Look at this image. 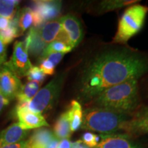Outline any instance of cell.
<instances>
[{"mask_svg":"<svg viewBox=\"0 0 148 148\" xmlns=\"http://www.w3.org/2000/svg\"><path fill=\"white\" fill-rule=\"evenodd\" d=\"M147 13L148 7L145 5L135 4L127 8L119 19L112 42L126 43L143 27Z\"/></svg>","mask_w":148,"mask_h":148,"instance_id":"obj_4","label":"cell"},{"mask_svg":"<svg viewBox=\"0 0 148 148\" xmlns=\"http://www.w3.org/2000/svg\"><path fill=\"white\" fill-rule=\"evenodd\" d=\"M145 93H146V96L148 97V79L146 82L145 84Z\"/></svg>","mask_w":148,"mask_h":148,"instance_id":"obj_35","label":"cell"},{"mask_svg":"<svg viewBox=\"0 0 148 148\" xmlns=\"http://www.w3.org/2000/svg\"><path fill=\"white\" fill-rule=\"evenodd\" d=\"M28 130H23L18 123H14L0 132V147L25 140Z\"/></svg>","mask_w":148,"mask_h":148,"instance_id":"obj_13","label":"cell"},{"mask_svg":"<svg viewBox=\"0 0 148 148\" xmlns=\"http://www.w3.org/2000/svg\"><path fill=\"white\" fill-rule=\"evenodd\" d=\"M138 2V1L134 0H106V1H101L99 4V9L101 12H106L112 11L115 9L121 8L125 5H128L133 3Z\"/></svg>","mask_w":148,"mask_h":148,"instance_id":"obj_23","label":"cell"},{"mask_svg":"<svg viewBox=\"0 0 148 148\" xmlns=\"http://www.w3.org/2000/svg\"><path fill=\"white\" fill-rule=\"evenodd\" d=\"M16 114L18 120V124L25 130L49 126L42 114L29 110L22 104L18 103L16 106Z\"/></svg>","mask_w":148,"mask_h":148,"instance_id":"obj_11","label":"cell"},{"mask_svg":"<svg viewBox=\"0 0 148 148\" xmlns=\"http://www.w3.org/2000/svg\"><path fill=\"white\" fill-rule=\"evenodd\" d=\"M61 29L62 25L60 18L47 22L41 26L37 27L40 38L47 45L56 39Z\"/></svg>","mask_w":148,"mask_h":148,"instance_id":"obj_15","label":"cell"},{"mask_svg":"<svg viewBox=\"0 0 148 148\" xmlns=\"http://www.w3.org/2000/svg\"><path fill=\"white\" fill-rule=\"evenodd\" d=\"M62 30L67 35L72 49L77 47L83 38V28L78 18L69 14L60 17Z\"/></svg>","mask_w":148,"mask_h":148,"instance_id":"obj_10","label":"cell"},{"mask_svg":"<svg viewBox=\"0 0 148 148\" xmlns=\"http://www.w3.org/2000/svg\"><path fill=\"white\" fill-rule=\"evenodd\" d=\"M19 1L0 0V16L12 20L17 12Z\"/></svg>","mask_w":148,"mask_h":148,"instance_id":"obj_22","label":"cell"},{"mask_svg":"<svg viewBox=\"0 0 148 148\" xmlns=\"http://www.w3.org/2000/svg\"><path fill=\"white\" fill-rule=\"evenodd\" d=\"M148 72V57L121 49L97 56L84 68L79 83V97L90 101L111 86L138 79Z\"/></svg>","mask_w":148,"mask_h":148,"instance_id":"obj_1","label":"cell"},{"mask_svg":"<svg viewBox=\"0 0 148 148\" xmlns=\"http://www.w3.org/2000/svg\"><path fill=\"white\" fill-rule=\"evenodd\" d=\"M40 85V83L34 81H28L25 84H22L16 97L18 103H28L32 100L39 90Z\"/></svg>","mask_w":148,"mask_h":148,"instance_id":"obj_18","label":"cell"},{"mask_svg":"<svg viewBox=\"0 0 148 148\" xmlns=\"http://www.w3.org/2000/svg\"><path fill=\"white\" fill-rule=\"evenodd\" d=\"M55 135L51 130L45 127L38 128L27 140L26 148H45Z\"/></svg>","mask_w":148,"mask_h":148,"instance_id":"obj_16","label":"cell"},{"mask_svg":"<svg viewBox=\"0 0 148 148\" xmlns=\"http://www.w3.org/2000/svg\"><path fill=\"white\" fill-rule=\"evenodd\" d=\"M27 46L28 53L36 58H40L47 45L45 44L38 35L37 27H32L24 40Z\"/></svg>","mask_w":148,"mask_h":148,"instance_id":"obj_14","label":"cell"},{"mask_svg":"<svg viewBox=\"0 0 148 148\" xmlns=\"http://www.w3.org/2000/svg\"><path fill=\"white\" fill-rule=\"evenodd\" d=\"M64 55V53H50L47 56H44L43 58H42L40 60L44 58L47 59L48 60H49L50 62H52V63L54 64L55 66H56L58 64L59 62H60V60H62V58H63Z\"/></svg>","mask_w":148,"mask_h":148,"instance_id":"obj_28","label":"cell"},{"mask_svg":"<svg viewBox=\"0 0 148 148\" xmlns=\"http://www.w3.org/2000/svg\"><path fill=\"white\" fill-rule=\"evenodd\" d=\"M101 140L95 148H142L127 134H101Z\"/></svg>","mask_w":148,"mask_h":148,"instance_id":"obj_12","label":"cell"},{"mask_svg":"<svg viewBox=\"0 0 148 148\" xmlns=\"http://www.w3.org/2000/svg\"><path fill=\"white\" fill-rule=\"evenodd\" d=\"M22 86L20 79L4 64L0 67V93L9 101L16 98Z\"/></svg>","mask_w":148,"mask_h":148,"instance_id":"obj_8","label":"cell"},{"mask_svg":"<svg viewBox=\"0 0 148 148\" xmlns=\"http://www.w3.org/2000/svg\"><path fill=\"white\" fill-rule=\"evenodd\" d=\"M6 60V45L0 38V67L5 63Z\"/></svg>","mask_w":148,"mask_h":148,"instance_id":"obj_29","label":"cell"},{"mask_svg":"<svg viewBox=\"0 0 148 148\" xmlns=\"http://www.w3.org/2000/svg\"><path fill=\"white\" fill-rule=\"evenodd\" d=\"M53 134L58 139L69 138L71 136V131L67 112H64L59 116L53 126Z\"/></svg>","mask_w":148,"mask_h":148,"instance_id":"obj_19","label":"cell"},{"mask_svg":"<svg viewBox=\"0 0 148 148\" xmlns=\"http://www.w3.org/2000/svg\"><path fill=\"white\" fill-rule=\"evenodd\" d=\"M18 27L20 32L22 34L29 27H32L34 24V12L31 8L25 7L21 10L18 11Z\"/></svg>","mask_w":148,"mask_h":148,"instance_id":"obj_21","label":"cell"},{"mask_svg":"<svg viewBox=\"0 0 148 148\" xmlns=\"http://www.w3.org/2000/svg\"><path fill=\"white\" fill-rule=\"evenodd\" d=\"M66 75V72L57 75L45 86L38 90L30 101L19 104L23 105L33 112L40 114L51 110L58 101Z\"/></svg>","mask_w":148,"mask_h":148,"instance_id":"obj_5","label":"cell"},{"mask_svg":"<svg viewBox=\"0 0 148 148\" xmlns=\"http://www.w3.org/2000/svg\"><path fill=\"white\" fill-rule=\"evenodd\" d=\"M55 67L54 64L47 59L40 60L39 68L45 75H53L55 72Z\"/></svg>","mask_w":148,"mask_h":148,"instance_id":"obj_27","label":"cell"},{"mask_svg":"<svg viewBox=\"0 0 148 148\" xmlns=\"http://www.w3.org/2000/svg\"><path fill=\"white\" fill-rule=\"evenodd\" d=\"M127 120V114L99 107L90 106L83 112L81 127L101 134H115L118 131L122 130Z\"/></svg>","mask_w":148,"mask_h":148,"instance_id":"obj_3","label":"cell"},{"mask_svg":"<svg viewBox=\"0 0 148 148\" xmlns=\"http://www.w3.org/2000/svg\"><path fill=\"white\" fill-rule=\"evenodd\" d=\"M71 145L72 143L69 138H64L59 141L57 148H71Z\"/></svg>","mask_w":148,"mask_h":148,"instance_id":"obj_31","label":"cell"},{"mask_svg":"<svg viewBox=\"0 0 148 148\" xmlns=\"http://www.w3.org/2000/svg\"><path fill=\"white\" fill-rule=\"evenodd\" d=\"M100 136L91 132H85L82 137V142L88 147H95L99 143Z\"/></svg>","mask_w":148,"mask_h":148,"instance_id":"obj_26","label":"cell"},{"mask_svg":"<svg viewBox=\"0 0 148 148\" xmlns=\"http://www.w3.org/2000/svg\"><path fill=\"white\" fill-rule=\"evenodd\" d=\"M27 140H23V141L18 142V143L7 145L0 148H26Z\"/></svg>","mask_w":148,"mask_h":148,"instance_id":"obj_30","label":"cell"},{"mask_svg":"<svg viewBox=\"0 0 148 148\" xmlns=\"http://www.w3.org/2000/svg\"><path fill=\"white\" fill-rule=\"evenodd\" d=\"M71 148H89V147H88L87 146H86L84 144H83L82 140H79L72 143Z\"/></svg>","mask_w":148,"mask_h":148,"instance_id":"obj_34","label":"cell"},{"mask_svg":"<svg viewBox=\"0 0 148 148\" xmlns=\"http://www.w3.org/2000/svg\"><path fill=\"white\" fill-rule=\"evenodd\" d=\"M10 20L0 16V31L4 30L9 26Z\"/></svg>","mask_w":148,"mask_h":148,"instance_id":"obj_32","label":"cell"},{"mask_svg":"<svg viewBox=\"0 0 148 148\" xmlns=\"http://www.w3.org/2000/svg\"><path fill=\"white\" fill-rule=\"evenodd\" d=\"M122 131L128 136H139L148 133V107L138 109L132 117L124 123Z\"/></svg>","mask_w":148,"mask_h":148,"instance_id":"obj_9","label":"cell"},{"mask_svg":"<svg viewBox=\"0 0 148 148\" xmlns=\"http://www.w3.org/2000/svg\"><path fill=\"white\" fill-rule=\"evenodd\" d=\"M28 81H34V82H39L42 84L45 80L46 75L42 72L38 66H33L29 70L26 75Z\"/></svg>","mask_w":148,"mask_h":148,"instance_id":"obj_25","label":"cell"},{"mask_svg":"<svg viewBox=\"0 0 148 148\" xmlns=\"http://www.w3.org/2000/svg\"><path fill=\"white\" fill-rule=\"evenodd\" d=\"M72 49H73L67 44L60 41V40H55L47 46V47L45 48L42 53L41 57L40 58V60L50 53H62L64 54L66 53L70 52Z\"/></svg>","mask_w":148,"mask_h":148,"instance_id":"obj_24","label":"cell"},{"mask_svg":"<svg viewBox=\"0 0 148 148\" xmlns=\"http://www.w3.org/2000/svg\"><path fill=\"white\" fill-rule=\"evenodd\" d=\"M18 78L26 76L32 67L28 56L27 46L25 41H16L10 60L4 64Z\"/></svg>","mask_w":148,"mask_h":148,"instance_id":"obj_6","label":"cell"},{"mask_svg":"<svg viewBox=\"0 0 148 148\" xmlns=\"http://www.w3.org/2000/svg\"><path fill=\"white\" fill-rule=\"evenodd\" d=\"M62 2L60 1H35L32 3L34 12V27H38L47 22L53 21L60 13Z\"/></svg>","mask_w":148,"mask_h":148,"instance_id":"obj_7","label":"cell"},{"mask_svg":"<svg viewBox=\"0 0 148 148\" xmlns=\"http://www.w3.org/2000/svg\"><path fill=\"white\" fill-rule=\"evenodd\" d=\"M91 106L128 114L138 109L140 97L138 79H132L106 88L92 99Z\"/></svg>","mask_w":148,"mask_h":148,"instance_id":"obj_2","label":"cell"},{"mask_svg":"<svg viewBox=\"0 0 148 148\" xmlns=\"http://www.w3.org/2000/svg\"><path fill=\"white\" fill-rule=\"evenodd\" d=\"M20 34L21 32L18 27V13L17 11L14 18L10 20L9 26L4 30L0 31V38L3 40L5 45H8Z\"/></svg>","mask_w":148,"mask_h":148,"instance_id":"obj_20","label":"cell"},{"mask_svg":"<svg viewBox=\"0 0 148 148\" xmlns=\"http://www.w3.org/2000/svg\"><path fill=\"white\" fill-rule=\"evenodd\" d=\"M10 101L7 98H5L2 94L0 93V114L2 112L3 108L8 104Z\"/></svg>","mask_w":148,"mask_h":148,"instance_id":"obj_33","label":"cell"},{"mask_svg":"<svg viewBox=\"0 0 148 148\" xmlns=\"http://www.w3.org/2000/svg\"><path fill=\"white\" fill-rule=\"evenodd\" d=\"M66 112L71 132H75L82 126V124L83 110L80 103L76 100H72Z\"/></svg>","mask_w":148,"mask_h":148,"instance_id":"obj_17","label":"cell"}]
</instances>
